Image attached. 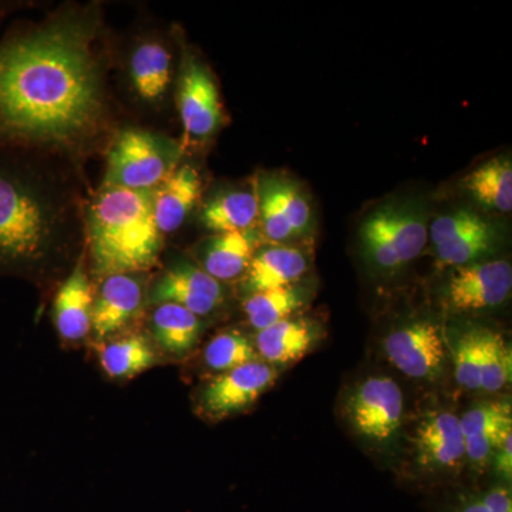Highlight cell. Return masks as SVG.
<instances>
[{
  "mask_svg": "<svg viewBox=\"0 0 512 512\" xmlns=\"http://www.w3.org/2000/svg\"><path fill=\"white\" fill-rule=\"evenodd\" d=\"M94 18L63 16L0 40V146H82L106 116Z\"/></svg>",
  "mask_w": 512,
  "mask_h": 512,
  "instance_id": "1",
  "label": "cell"
},
{
  "mask_svg": "<svg viewBox=\"0 0 512 512\" xmlns=\"http://www.w3.org/2000/svg\"><path fill=\"white\" fill-rule=\"evenodd\" d=\"M29 150L0 146V274L42 264L77 224L72 190Z\"/></svg>",
  "mask_w": 512,
  "mask_h": 512,
  "instance_id": "2",
  "label": "cell"
},
{
  "mask_svg": "<svg viewBox=\"0 0 512 512\" xmlns=\"http://www.w3.org/2000/svg\"><path fill=\"white\" fill-rule=\"evenodd\" d=\"M93 264L100 275L136 274L156 264L161 234L153 191L104 187L87 211Z\"/></svg>",
  "mask_w": 512,
  "mask_h": 512,
  "instance_id": "3",
  "label": "cell"
},
{
  "mask_svg": "<svg viewBox=\"0 0 512 512\" xmlns=\"http://www.w3.org/2000/svg\"><path fill=\"white\" fill-rule=\"evenodd\" d=\"M177 144L146 130L128 128L107 157L106 187L154 191L175 170Z\"/></svg>",
  "mask_w": 512,
  "mask_h": 512,
  "instance_id": "4",
  "label": "cell"
},
{
  "mask_svg": "<svg viewBox=\"0 0 512 512\" xmlns=\"http://www.w3.org/2000/svg\"><path fill=\"white\" fill-rule=\"evenodd\" d=\"M427 238L426 218L407 204L384 205L370 214L360 228L363 251L383 271H394L419 258Z\"/></svg>",
  "mask_w": 512,
  "mask_h": 512,
  "instance_id": "5",
  "label": "cell"
},
{
  "mask_svg": "<svg viewBox=\"0 0 512 512\" xmlns=\"http://www.w3.org/2000/svg\"><path fill=\"white\" fill-rule=\"evenodd\" d=\"M429 235L439 265L458 268L487 254L494 247L497 231L476 212L457 210L434 220Z\"/></svg>",
  "mask_w": 512,
  "mask_h": 512,
  "instance_id": "6",
  "label": "cell"
},
{
  "mask_svg": "<svg viewBox=\"0 0 512 512\" xmlns=\"http://www.w3.org/2000/svg\"><path fill=\"white\" fill-rule=\"evenodd\" d=\"M403 393L390 377H369L352 393L350 423L357 433L373 441L392 439L403 419Z\"/></svg>",
  "mask_w": 512,
  "mask_h": 512,
  "instance_id": "7",
  "label": "cell"
},
{
  "mask_svg": "<svg viewBox=\"0 0 512 512\" xmlns=\"http://www.w3.org/2000/svg\"><path fill=\"white\" fill-rule=\"evenodd\" d=\"M276 377L274 367L261 360L220 373L202 390V410L214 419L242 412L274 386Z\"/></svg>",
  "mask_w": 512,
  "mask_h": 512,
  "instance_id": "8",
  "label": "cell"
},
{
  "mask_svg": "<svg viewBox=\"0 0 512 512\" xmlns=\"http://www.w3.org/2000/svg\"><path fill=\"white\" fill-rule=\"evenodd\" d=\"M384 352L403 375L412 379H433L446 362L443 333L429 320L394 330L384 340Z\"/></svg>",
  "mask_w": 512,
  "mask_h": 512,
  "instance_id": "9",
  "label": "cell"
},
{
  "mask_svg": "<svg viewBox=\"0 0 512 512\" xmlns=\"http://www.w3.org/2000/svg\"><path fill=\"white\" fill-rule=\"evenodd\" d=\"M512 289V268L507 261L473 262L451 272L447 303L456 311H481L505 302Z\"/></svg>",
  "mask_w": 512,
  "mask_h": 512,
  "instance_id": "10",
  "label": "cell"
},
{
  "mask_svg": "<svg viewBox=\"0 0 512 512\" xmlns=\"http://www.w3.org/2000/svg\"><path fill=\"white\" fill-rule=\"evenodd\" d=\"M181 121L188 137L208 138L222 121V106L217 84L207 67L197 60H188L181 73L178 93Z\"/></svg>",
  "mask_w": 512,
  "mask_h": 512,
  "instance_id": "11",
  "label": "cell"
},
{
  "mask_svg": "<svg viewBox=\"0 0 512 512\" xmlns=\"http://www.w3.org/2000/svg\"><path fill=\"white\" fill-rule=\"evenodd\" d=\"M153 299L157 303L183 306L195 316H205L224 302V289L204 269L184 264L174 266L160 279Z\"/></svg>",
  "mask_w": 512,
  "mask_h": 512,
  "instance_id": "12",
  "label": "cell"
},
{
  "mask_svg": "<svg viewBox=\"0 0 512 512\" xmlns=\"http://www.w3.org/2000/svg\"><path fill=\"white\" fill-rule=\"evenodd\" d=\"M466 440V457L484 467L498 448L512 436L511 404L487 402L473 407L460 419Z\"/></svg>",
  "mask_w": 512,
  "mask_h": 512,
  "instance_id": "13",
  "label": "cell"
},
{
  "mask_svg": "<svg viewBox=\"0 0 512 512\" xmlns=\"http://www.w3.org/2000/svg\"><path fill=\"white\" fill-rule=\"evenodd\" d=\"M200 174L190 164L175 168L153 191L154 220L160 234H173L181 228L200 200Z\"/></svg>",
  "mask_w": 512,
  "mask_h": 512,
  "instance_id": "14",
  "label": "cell"
},
{
  "mask_svg": "<svg viewBox=\"0 0 512 512\" xmlns=\"http://www.w3.org/2000/svg\"><path fill=\"white\" fill-rule=\"evenodd\" d=\"M143 301V286L131 274L107 276L93 303L92 329L104 339L136 315Z\"/></svg>",
  "mask_w": 512,
  "mask_h": 512,
  "instance_id": "15",
  "label": "cell"
},
{
  "mask_svg": "<svg viewBox=\"0 0 512 512\" xmlns=\"http://www.w3.org/2000/svg\"><path fill=\"white\" fill-rule=\"evenodd\" d=\"M93 289L84 262H79L64 281L55 299L57 332L69 342H77L92 329Z\"/></svg>",
  "mask_w": 512,
  "mask_h": 512,
  "instance_id": "16",
  "label": "cell"
},
{
  "mask_svg": "<svg viewBox=\"0 0 512 512\" xmlns=\"http://www.w3.org/2000/svg\"><path fill=\"white\" fill-rule=\"evenodd\" d=\"M417 453L423 466L456 467L466 457V440L456 414H434L420 424L416 436Z\"/></svg>",
  "mask_w": 512,
  "mask_h": 512,
  "instance_id": "17",
  "label": "cell"
},
{
  "mask_svg": "<svg viewBox=\"0 0 512 512\" xmlns=\"http://www.w3.org/2000/svg\"><path fill=\"white\" fill-rule=\"evenodd\" d=\"M308 271L306 256L299 249L275 245L254 255L248 268V286L252 292L288 288Z\"/></svg>",
  "mask_w": 512,
  "mask_h": 512,
  "instance_id": "18",
  "label": "cell"
},
{
  "mask_svg": "<svg viewBox=\"0 0 512 512\" xmlns=\"http://www.w3.org/2000/svg\"><path fill=\"white\" fill-rule=\"evenodd\" d=\"M171 67L173 57L164 43L141 42L130 57V77L138 97L148 103L163 100L171 83Z\"/></svg>",
  "mask_w": 512,
  "mask_h": 512,
  "instance_id": "19",
  "label": "cell"
},
{
  "mask_svg": "<svg viewBox=\"0 0 512 512\" xmlns=\"http://www.w3.org/2000/svg\"><path fill=\"white\" fill-rule=\"evenodd\" d=\"M254 249L255 239L249 231L217 234L202 247V269L218 282L232 281L248 271Z\"/></svg>",
  "mask_w": 512,
  "mask_h": 512,
  "instance_id": "20",
  "label": "cell"
},
{
  "mask_svg": "<svg viewBox=\"0 0 512 512\" xmlns=\"http://www.w3.org/2000/svg\"><path fill=\"white\" fill-rule=\"evenodd\" d=\"M315 332L306 320L286 319L256 335V353L268 365H288L311 350Z\"/></svg>",
  "mask_w": 512,
  "mask_h": 512,
  "instance_id": "21",
  "label": "cell"
},
{
  "mask_svg": "<svg viewBox=\"0 0 512 512\" xmlns=\"http://www.w3.org/2000/svg\"><path fill=\"white\" fill-rule=\"evenodd\" d=\"M258 218V191L222 192L204 205L201 214L202 224L217 234L249 231Z\"/></svg>",
  "mask_w": 512,
  "mask_h": 512,
  "instance_id": "22",
  "label": "cell"
},
{
  "mask_svg": "<svg viewBox=\"0 0 512 512\" xmlns=\"http://www.w3.org/2000/svg\"><path fill=\"white\" fill-rule=\"evenodd\" d=\"M464 190L483 207L500 212L512 210V165L508 157L487 161L467 175Z\"/></svg>",
  "mask_w": 512,
  "mask_h": 512,
  "instance_id": "23",
  "label": "cell"
},
{
  "mask_svg": "<svg viewBox=\"0 0 512 512\" xmlns=\"http://www.w3.org/2000/svg\"><path fill=\"white\" fill-rule=\"evenodd\" d=\"M198 316L175 303H160L153 315V332L158 345L171 355H185L200 336Z\"/></svg>",
  "mask_w": 512,
  "mask_h": 512,
  "instance_id": "24",
  "label": "cell"
},
{
  "mask_svg": "<svg viewBox=\"0 0 512 512\" xmlns=\"http://www.w3.org/2000/svg\"><path fill=\"white\" fill-rule=\"evenodd\" d=\"M156 362L153 350L143 336L131 335L111 340L100 348V363L113 379H130Z\"/></svg>",
  "mask_w": 512,
  "mask_h": 512,
  "instance_id": "25",
  "label": "cell"
},
{
  "mask_svg": "<svg viewBox=\"0 0 512 512\" xmlns=\"http://www.w3.org/2000/svg\"><path fill=\"white\" fill-rule=\"evenodd\" d=\"M303 305L301 293L295 286L255 292L245 301L244 309L249 323L256 330H264L291 315Z\"/></svg>",
  "mask_w": 512,
  "mask_h": 512,
  "instance_id": "26",
  "label": "cell"
},
{
  "mask_svg": "<svg viewBox=\"0 0 512 512\" xmlns=\"http://www.w3.org/2000/svg\"><path fill=\"white\" fill-rule=\"evenodd\" d=\"M512 352L503 335L481 329V389L497 393L510 384Z\"/></svg>",
  "mask_w": 512,
  "mask_h": 512,
  "instance_id": "27",
  "label": "cell"
},
{
  "mask_svg": "<svg viewBox=\"0 0 512 512\" xmlns=\"http://www.w3.org/2000/svg\"><path fill=\"white\" fill-rule=\"evenodd\" d=\"M258 357L254 345L237 330L215 336L204 350L205 365L220 373L255 362Z\"/></svg>",
  "mask_w": 512,
  "mask_h": 512,
  "instance_id": "28",
  "label": "cell"
},
{
  "mask_svg": "<svg viewBox=\"0 0 512 512\" xmlns=\"http://www.w3.org/2000/svg\"><path fill=\"white\" fill-rule=\"evenodd\" d=\"M454 370L460 386L481 390V329H471L460 335L454 345Z\"/></svg>",
  "mask_w": 512,
  "mask_h": 512,
  "instance_id": "29",
  "label": "cell"
},
{
  "mask_svg": "<svg viewBox=\"0 0 512 512\" xmlns=\"http://www.w3.org/2000/svg\"><path fill=\"white\" fill-rule=\"evenodd\" d=\"M266 183L274 192L276 201L284 211L286 220L291 225L295 237L305 235L311 227V207H309L308 201L303 197L302 192L288 181L268 178Z\"/></svg>",
  "mask_w": 512,
  "mask_h": 512,
  "instance_id": "30",
  "label": "cell"
},
{
  "mask_svg": "<svg viewBox=\"0 0 512 512\" xmlns=\"http://www.w3.org/2000/svg\"><path fill=\"white\" fill-rule=\"evenodd\" d=\"M259 200V218H261L262 229H264L265 237L274 244L288 241L295 237L291 225L286 220L284 211L279 207L274 192H272L269 184L264 183L258 188Z\"/></svg>",
  "mask_w": 512,
  "mask_h": 512,
  "instance_id": "31",
  "label": "cell"
},
{
  "mask_svg": "<svg viewBox=\"0 0 512 512\" xmlns=\"http://www.w3.org/2000/svg\"><path fill=\"white\" fill-rule=\"evenodd\" d=\"M481 501L490 512H512L511 493L507 488H493Z\"/></svg>",
  "mask_w": 512,
  "mask_h": 512,
  "instance_id": "32",
  "label": "cell"
},
{
  "mask_svg": "<svg viewBox=\"0 0 512 512\" xmlns=\"http://www.w3.org/2000/svg\"><path fill=\"white\" fill-rule=\"evenodd\" d=\"M495 470L505 480H510L512 474V436L508 437L495 453Z\"/></svg>",
  "mask_w": 512,
  "mask_h": 512,
  "instance_id": "33",
  "label": "cell"
},
{
  "mask_svg": "<svg viewBox=\"0 0 512 512\" xmlns=\"http://www.w3.org/2000/svg\"><path fill=\"white\" fill-rule=\"evenodd\" d=\"M460 512H490L488 511V508L485 507L483 504V501H473V503H468L467 505H464L463 510Z\"/></svg>",
  "mask_w": 512,
  "mask_h": 512,
  "instance_id": "34",
  "label": "cell"
}]
</instances>
